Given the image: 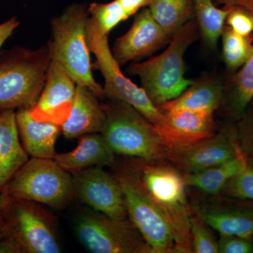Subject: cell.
<instances>
[{"label": "cell", "mask_w": 253, "mask_h": 253, "mask_svg": "<svg viewBox=\"0 0 253 253\" xmlns=\"http://www.w3.org/2000/svg\"><path fill=\"white\" fill-rule=\"evenodd\" d=\"M210 201L193 206L195 214L220 234L251 239L253 236V201L211 196Z\"/></svg>", "instance_id": "obj_13"}, {"label": "cell", "mask_w": 253, "mask_h": 253, "mask_svg": "<svg viewBox=\"0 0 253 253\" xmlns=\"http://www.w3.org/2000/svg\"><path fill=\"white\" fill-rule=\"evenodd\" d=\"M19 25L20 21L16 16H13L7 21L0 23V49Z\"/></svg>", "instance_id": "obj_34"}, {"label": "cell", "mask_w": 253, "mask_h": 253, "mask_svg": "<svg viewBox=\"0 0 253 253\" xmlns=\"http://www.w3.org/2000/svg\"><path fill=\"white\" fill-rule=\"evenodd\" d=\"M76 86L63 66L51 59L42 90L36 104L30 107L32 116L38 121L62 126L71 114Z\"/></svg>", "instance_id": "obj_14"}, {"label": "cell", "mask_w": 253, "mask_h": 253, "mask_svg": "<svg viewBox=\"0 0 253 253\" xmlns=\"http://www.w3.org/2000/svg\"><path fill=\"white\" fill-rule=\"evenodd\" d=\"M162 113L154 126L168 149L194 144L217 132L214 113L187 110Z\"/></svg>", "instance_id": "obj_16"}, {"label": "cell", "mask_w": 253, "mask_h": 253, "mask_svg": "<svg viewBox=\"0 0 253 253\" xmlns=\"http://www.w3.org/2000/svg\"><path fill=\"white\" fill-rule=\"evenodd\" d=\"M89 17L86 4L69 5L51 20L52 38L48 44L52 59L63 66L76 84L86 86L99 99H104V87L93 76L91 51L86 37Z\"/></svg>", "instance_id": "obj_3"}, {"label": "cell", "mask_w": 253, "mask_h": 253, "mask_svg": "<svg viewBox=\"0 0 253 253\" xmlns=\"http://www.w3.org/2000/svg\"><path fill=\"white\" fill-rule=\"evenodd\" d=\"M251 12L253 16V10ZM253 98V45L249 59L224 86L221 106L226 116L236 121L242 116Z\"/></svg>", "instance_id": "obj_22"}, {"label": "cell", "mask_w": 253, "mask_h": 253, "mask_svg": "<svg viewBox=\"0 0 253 253\" xmlns=\"http://www.w3.org/2000/svg\"><path fill=\"white\" fill-rule=\"evenodd\" d=\"M0 187H1V182H0Z\"/></svg>", "instance_id": "obj_39"}, {"label": "cell", "mask_w": 253, "mask_h": 253, "mask_svg": "<svg viewBox=\"0 0 253 253\" xmlns=\"http://www.w3.org/2000/svg\"><path fill=\"white\" fill-rule=\"evenodd\" d=\"M5 234L4 225H3L2 221H1V217H0V238Z\"/></svg>", "instance_id": "obj_37"}, {"label": "cell", "mask_w": 253, "mask_h": 253, "mask_svg": "<svg viewBox=\"0 0 253 253\" xmlns=\"http://www.w3.org/2000/svg\"><path fill=\"white\" fill-rule=\"evenodd\" d=\"M0 253H25L21 245L5 231L0 238Z\"/></svg>", "instance_id": "obj_33"}, {"label": "cell", "mask_w": 253, "mask_h": 253, "mask_svg": "<svg viewBox=\"0 0 253 253\" xmlns=\"http://www.w3.org/2000/svg\"><path fill=\"white\" fill-rule=\"evenodd\" d=\"M135 15L129 31L113 46V55L120 66L154 54L172 39L155 21L149 8H143Z\"/></svg>", "instance_id": "obj_15"}, {"label": "cell", "mask_w": 253, "mask_h": 253, "mask_svg": "<svg viewBox=\"0 0 253 253\" xmlns=\"http://www.w3.org/2000/svg\"><path fill=\"white\" fill-rule=\"evenodd\" d=\"M200 37L198 23L191 20L176 32L163 52L126 69L128 74L140 79L141 88L158 108L180 96L194 83L185 77L184 55Z\"/></svg>", "instance_id": "obj_2"}, {"label": "cell", "mask_w": 253, "mask_h": 253, "mask_svg": "<svg viewBox=\"0 0 253 253\" xmlns=\"http://www.w3.org/2000/svg\"><path fill=\"white\" fill-rule=\"evenodd\" d=\"M86 37L91 53L96 57L92 68L100 71L104 77L105 98L130 105L156 125L162 117L163 113L153 104L144 89L122 72L110 48L108 36L100 31L97 23L91 16L86 26Z\"/></svg>", "instance_id": "obj_9"}, {"label": "cell", "mask_w": 253, "mask_h": 253, "mask_svg": "<svg viewBox=\"0 0 253 253\" xmlns=\"http://www.w3.org/2000/svg\"><path fill=\"white\" fill-rule=\"evenodd\" d=\"M28 161L20 141L14 110H0V182L2 187Z\"/></svg>", "instance_id": "obj_21"}, {"label": "cell", "mask_w": 253, "mask_h": 253, "mask_svg": "<svg viewBox=\"0 0 253 253\" xmlns=\"http://www.w3.org/2000/svg\"><path fill=\"white\" fill-rule=\"evenodd\" d=\"M0 217L5 231L25 253L61 252L56 223L41 204L2 193Z\"/></svg>", "instance_id": "obj_7"}, {"label": "cell", "mask_w": 253, "mask_h": 253, "mask_svg": "<svg viewBox=\"0 0 253 253\" xmlns=\"http://www.w3.org/2000/svg\"><path fill=\"white\" fill-rule=\"evenodd\" d=\"M99 99L89 88L77 84L71 114L61 126L65 137L76 139L85 134L101 132L105 112Z\"/></svg>", "instance_id": "obj_17"}, {"label": "cell", "mask_w": 253, "mask_h": 253, "mask_svg": "<svg viewBox=\"0 0 253 253\" xmlns=\"http://www.w3.org/2000/svg\"><path fill=\"white\" fill-rule=\"evenodd\" d=\"M138 179L175 233L177 253H192L190 226L194 212L184 174L165 160L130 161Z\"/></svg>", "instance_id": "obj_1"}, {"label": "cell", "mask_w": 253, "mask_h": 253, "mask_svg": "<svg viewBox=\"0 0 253 253\" xmlns=\"http://www.w3.org/2000/svg\"><path fill=\"white\" fill-rule=\"evenodd\" d=\"M229 9L230 11L226 20V26L240 36H252L253 16L251 11L241 7Z\"/></svg>", "instance_id": "obj_31"}, {"label": "cell", "mask_w": 253, "mask_h": 253, "mask_svg": "<svg viewBox=\"0 0 253 253\" xmlns=\"http://www.w3.org/2000/svg\"><path fill=\"white\" fill-rule=\"evenodd\" d=\"M88 12L96 21L100 31L108 37L118 25L128 18L121 0L91 3L88 6Z\"/></svg>", "instance_id": "obj_27"}, {"label": "cell", "mask_w": 253, "mask_h": 253, "mask_svg": "<svg viewBox=\"0 0 253 253\" xmlns=\"http://www.w3.org/2000/svg\"><path fill=\"white\" fill-rule=\"evenodd\" d=\"M190 234L192 253H219L218 242L213 235L211 226L195 213L191 218Z\"/></svg>", "instance_id": "obj_29"}, {"label": "cell", "mask_w": 253, "mask_h": 253, "mask_svg": "<svg viewBox=\"0 0 253 253\" xmlns=\"http://www.w3.org/2000/svg\"><path fill=\"white\" fill-rule=\"evenodd\" d=\"M153 0H121L127 18L135 15L143 8L148 7Z\"/></svg>", "instance_id": "obj_35"}, {"label": "cell", "mask_w": 253, "mask_h": 253, "mask_svg": "<svg viewBox=\"0 0 253 253\" xmlns=\"http://www.w3.org/2000/svg\"><path fill=\"white\" fill-rule=\"evenodd\" d=\"M222 56L228 69H239L249 59L253 45V36H242L224 26L221 33Z\"/></svg>", "instance_id": "obj_26"}, {"label": "cell", "mask_w": 253, "mask_h": 253, "mask_svg": "<svg viewBox=\"0 0 253 253\" xmlns=\"http://www.w3.org/2000/svg\"><path fill=\"white\" fill-rule=\"evenodd\" d=\"M56 163L68 172H81L92 167L112 166L115 154L101 133L79 137L77 147L64 154H56Z\"/></svg>", "instance_id": "obj_19"}, {"label": "cell", "mask_w": 253, "mask_h": 253, "mask_svg": "<svg viewBox=\"0 0 253 253\" xmlns=\"http://www.w3.org/2000/svg\"><path fill=\"white\" fill-rule=\"evenodd\" d=\"M129 219L140 232L152 253H177L175 233L141 185L131 161L116 170Z\"/></svg>", "instance_id": "obj_8"}, {"label": "cell", "mask_w": 253, "mask_h": 253, "mask_svg": "<svg viewBox=\"0 0 253 253\" xmlns=\"http://www.w3.org/2000/svg\"><path fill=\"white\" fill-rule=\"evenodd\" d=\"M51 59L49 44L34 50L17 46L0 57V110L36 104Z\"/></svg>", "instance_id": "obj_5"}, {"label": "cell", "mask_w": 253, "mask_h": 253, "mask_svg": "<svg viewBox=\"0 0 253 253\" xmlns=\"http://www.w3.org/2000/svg\"><path fill=\"white\" fill-rule=\"evenodd\" d=\"M74 230L80 242L93 253H152L129 218L117 219L96 211L80 213Z\"/></svg>", "instance_id": "obj_10"}, {"label": "cell", "mask_w": 253, "mask_h": 253, "mask_svg": "<svg viewBox=\"0 0 253 253\" xmlns=\"http://www.w3.org/2000/svg\"><path fill=\"white\" fill-rule=\"evenodd\" d=\"M236 122L240 151L246 161L253 166V98Z\"/></svg>", "instance_id": "obj_30"}, {"label": "cell", "mask_w": 253, "mask_h": 253, "mask_svg": "<svg viewBox=\"0 0 253 253\" xmlns=\"http://www.w3.org/2000/svg\"><path fill=\"white\" fill-rule=\"evenodd\" d=\"M1 188L6 196L54 208L64 207L74 196L71 173L47 158L28 160Z\"/></svg>", "instance_id": "obj_6"}, {"label": "cell", "mask_w": 253, "mask_h": 253, "mask_svg": "<svg viewBox=\"0 0 253 253\" xmlns=\"http://www.w3.org/2000/svg\"><path fill=\"white\" fill-rule=\"evenodd\" d=\"M218 249L220 253H253V243L251 239L234 235L220 234Z\"/></svg>", "instance_id": "obj_32"}, {"label": "cell", "mask_w": 253, "mask_h": 253, "mask_svg": "<svg viewBox=\"0 0 253 253\" xmlns=\"http://www.w3.org/2000/svg\"><path fill=\"white\" fill-rule=\"evenodd\" d=\"M215 1L222 7H241L250 11L253 10V0H215Z\"/></svg>", "instance_id": "obj_36"}, {"label": "cell", "mask_w": 253, "mask_h": 253, "mask_svg": "<svg viewBox=\"0 0 253 253\" xmlns=\"http://www.w3.org/2000/svg\"><path fill=\"white\" fill-rule=\"evenodd\" d=\"M105 121L101 134L115 154L143 160L167 161L168 147L154 125L123 101L102 103Z\"/></svg>", "instance_id": "obj_4"}, {"label": "cell", "mask_w": 253, "mask_h": 253, "mask_svg": "<svg viewBox=\"0 0 253 253\" xmlns=\"http://www.w3.org/2000/svg\"><path fill=\"white\" fill-rule=\"evenodd\" d=\"M1 199H2V188L0 187V206H1Z\"/></svg>", "instance_id": "obj_38"}, {"label": "cell", "mask_w": 253, "mask_h": 253, "mask_svg": "<svg viewBox=\"0 0 253 253\" xmlns=\"http://www.w3.org/2000/svg\"><path fill=\"white\" fill-rule=\"evenodd\" d=\"M148 8L155 21L171 38L195 18L193 0H153Z\"/></svg>", "instance_id": "obj_24"}, {"label": "cell", "mask_w": 253, "mask_h": 253, "mask_svg": "<svg viewBox=\"0 0 253 253\" xmlns=\"http://www.w3.org/2000/svg\"><path fill=\"white\" fill-rule=\"evenodd\" d=\"M219 195L232 199L253 201V166L245 158L239 172L226 183Z\"/></svg>", "instance_id": "obj_28"}, {"label": "cell", "mask_w": 253, "mask_h": 253, "mask_svg": "<svg viewBox=\"0 0 253 253\" xmlns=\"http://www.w3.org/2000/svg\"><path fill=\"white\" fill-rule=\"evenodd\" d=\"M244 159L239 151L237 157L229 162L203 172L184 174L186 186L199 190L208 196H217L226 183L239 172Z\"/></svg>", "instance_id": "obj_23"}, {"label": "cell", "mask_w": 253, "mask_h": 253, "mask_svg": "<svg viewBox=\"0 0 253 253\" xmlns=\"http://www.w3.org/2000/svg\"><path fill=\"white\" fill-rule=\"evenodd\" d=\"M239 151L236 126H231L199 142L168 149L167 161L184 174H194L229 162Z\"/></svg>", "instance_id": "obj_11"}, {"label": "cell", "mask_w": 253, "mask_h": 253, "mask_svg": "<svg viewBox=\"0 0 253 253\" xmlns=\"http://www.w3.org/2000/svg\"><path fill=\"white\" fill-rule=\"evenodd\" d=\"M195 18L201 36L210 47L214 49L225 26L229 8H218L213 0H193Z\"/></svg>", "instance_id": "obj_25"}, {"label": "cell", "mask_w": 253, "mask_h": 253, "mask_svg": "<svg viewBox=\"0 0 253 253\" xmlns=\"http://www.w3.org/2000/svg\"><path fill=\"white\" fill-rule=\"evenodd\" d=\"M74 196L93 211L117 219L127 218L122 188L116 176L101 167L74 173Z\"/></svg>", "instance_id": "obj_12"}, {"label": "cell", "mask_w": 253, "mask_h": 253, "mask_svg": "<svg viewBox=\"0 0 253 253\" xmlns=\"http://www.w3.org/2000/svg\"><path fill=\"white\" fill-rule=\"evenodd\" d=\"M224 94V86L214 76H206L194 81L176 99L160 106L161 112L187 110L206 113H214L220 107Z\"/></svg>", "instance_id": "obj_20"}, {"label": "cell", "mask_w": 253, "mask_h": 253, "mask_svg": "<svg viewBox=\"0 0 253 253\" xmlns=\"http://www.w3.org/2000/svg\"><path fill=\"white\" fill-rule=\"evenodd\" d=\"M20 138L28 155L33 158L54 159L56 142L61 126L49 122L38 121L32 116L30 107L20 108L16 112Z\"/></svg>", "instance_id": "obj_18"}]
</instances>
